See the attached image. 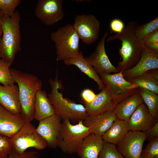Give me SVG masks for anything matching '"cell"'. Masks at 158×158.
<instances>
[{
  "label": "cell",
  "mask_w": 158,
  "mask_h": 158,
  "mask_svg": "<svg viewBox=\"0 0 158 158\" xmlns=\"http://www.w3.org/2000/svg\"><path fill=\"white\" fill-rule=\"evenodd\" d=\"M1 58V55L0 54V58Z\"/></svg>",
  "instance_id": "7bdbcfd3"
},
{
  "label": "cell",
  "mask_w": 158,
  "mask_h": 158,
  "mask_svg": "<svg viewBox=\"0 0 158 158\" xmlns=\"http://www.w3.org/2000/svg\"><path fill=\"white\" fill-rule=\"evenodd\" d=\"M63 0H39L35 10L37 18L47 25L62 20L64 16Z\"/></svg>",
  "instance_id": "30bf717a"
},
{
  "label": "cell",
  "mask_w": 158,
  "mask_h": 158,
  "mask_svg": "<svg viewBox=\"0 0 158 158\" xmlns=\"http://www.w3.org/2000/svg\"><path fill=\"white\" fill-rule=\"evenodd\" d=\"M129 82L136 88H141L158 95V80L148 71Z\"/></svg>",
  "instance_id": "d4e9b609"
},
{
  "label": "cell",
  "mask_w": 158,
  "mask_h": 158,
  "mask_svg": "<svg viewBox=\"0 0 158 158\" xmlns=\"http://www.w3.org/2000/svg\"><path fill=\"white\" fill-rule=\"evenodd\" d=\"M25 123L20 115H13L0 104V134L12 138Z\"/></svg>",
  "instance_id": "ac0fdd59"
},
{
  "label": "cell",
  "mask_w": 158,
  "mask_h": 158,
  "mask_svg": "<svg viewBox=\"0 0 158 158\" xmlns=\"http://www.w3.org/2000/svg\"><path fill=\"white\" fill-rule=\"evenodd\" d=\"M105 142L102 136L91 133L85 138L77 153L80 158H98Z\"/></svg>",
  "instance_id": "44dd1931"
},
{
  "label": "cell",
  "mask_w": 158,
  "mask_h": 158,
  "mask_svg": "<svg viewBox=\"0 0 158 158\" xmlns=\"http://www.w3.org/2000/svg\"><path fill=\"white\" fill-rule=\"evenodd\" d=\"M152 42L158 43V29L149 35L142 44Z\"/></svg>",
  "instance_id": "8d00e7d4"
},
{
  "label": "cell",
  "mask_w": 158,
  "mask_h": 158,
  "mask_svg": "<svg viewBox=\"0 0 158 158\" xmlns=\"http://www.w3.org/2000/svg\"><path fill=\"white\" fill-rule=\"evenodd\" d=\"M80 96L82 99L85 104L92 102L95 98L96 95L91 90L86 88L82 91Z\"/></svg>",
  "instance_id": "d6a6232c"
},
{
  "label": "cell",
  "mask_w": 158,
  "mask_h": 158,
  "mask_svg": "<svg viewBox=\"0 0 158 158\" xmlns=\"http://www.w3.org/2000/svg\"><path fill=\"white\" fill-rule=\"evenodd\" d=\"M51 38L55 44L57 61L74 58L80 51V38L71 24H67L52 32Z\"/></svg>",
  "instance_id": "5b68a950"
},
{
  "label": "cell",
  "mask_w": 158,
  "mask_h": 158,
  "mask_svg": "<svg viewBox=\"0 0 158 158\" xmlns=\"http://www.w3.org/2000/svg\"><path fill=\"white\" fill-rule=\"evenodd\" d=\"M141 57L134 66L123 72L124 78L129 81L151 70L158 69V52L141 44Z\"/></svg>",
  "instance_id": "7c38bea8"
},
{
  "label": "cell",
  "mask_w": 158,
  "mask_h": 158,
  "mask_svg": "<svg viewBox=\"0 0 158 158\" xmlns=\"http://www.w3.org/2000/svg\"><path fill=\"white\" fill-rule=\"evenodd\" d=\"M62 121L58 147L65 153H77L85 138L91 134L90 131L83 124V121H80L74 125L68 119Z\"/></svg>",
  "instance_id": "8992f818"
},
{
  "label": "cell",
  "mask_w": 158,
  "mask_h": 158,
  "mask_svg": "<svg viewBox=\"0 0 158 158\" xmlns=\"http://www.w3.org/2000/svg\"><path fill=\"white\" fill-rule=\"evenodd\" d=\"M130 130L145 132L158 121L150 113L143 102L134 112L127 121Z\"/></svg>",
  "instance_id": "2e32d148"
},
{
  "label": "cell",
  "mask_w": 158,
  "mask_h": 158,
  "mask_svg": "<svg viewBox=\"0 0 158 158\" xmlns=\"http://www.w3.org/2000/svg\"><path fill=\"white\" fill-rule=\"evenodd\" d=\"M145 133L130 131L124 139L116 145V147L124 158H140L145 141Z\"/></svg>",
  "instance_id": "4fadbf2b"
},
{
  "label": "cell",
  "mask_w": 158,
  "mask_h": 158,
  "mask_svg": "<svg viewBox=\"0 0 158 158\" xmlns=\"http://www.w3.org/2000/svg\"><path fill=\"white\" fill-rule=\"evenodd\" d=\"M34 108L33 119L39 121L55 114L53 107L44 90L37 92Z\"/></svg>",
  "instance_id": "7402d4cb"
},
{
  "label": "cell",
  "mask_w": 158,
  "mask_h": 158,
  "mask_svg": "<svg viewBox=\"0 0 158 158\" xmlns=\"http://www.w3.org/2000/svg\"><path fill=\"white\" fill-rule=\"evenodd\" d=\"M151 158H158V156L154 157Z\"/></svg>",
  "instance_id": "b9f144b4"
},
{
  "label": "cell",
  "mask_w": 158,
  "mask_h": 158,
  "mask_svg": "<svg viewBox=\"0 0 158 158\" xmlns=\"http://www.w3.org/2000/svg\"><path fill=\"white\" fill-rule=\"evenodd\" d=\"M0 104L12 114H20L21 109L18 85H0Z\"/></svg>",
  "instance_id": "e0dca14e"
},
{
  "label": "cell",
  "mask_w": 158,
  "mask_h": 158,
  "mask_svg": "<svg viewBox=\"0 0 158 158\" xmlns=\"http://www.w3.org/2000/svg\"><path fill=\"white\" fill-rule=\"evenodd\" d=\"M100 23L94 16L83 14L76 16L73 25L80 39L83 43L90 44L99 37Z\"/></svg>",
  "instance_id": "9c48e42d"
},
{
  "label": "cell",
  "mask_w": 158,
  "mask_h": 158,
  "mask_svg": "<svg viewBox=\"0 0 158 158\" xmlns=\"http://www.w3.org/2000/svg\"><path fill=\"white\" fill-rule=\"evenodd\" d=\"M158 156V138L149 141L142 150L140 158H151Z\"/></svg>",
  "instance_id": "1f68e13d"
},
{
  "label": "cell",
  "mask_w": 158,
  "mask_h": 158,
  "mask_svg": "<svg viewBox=\"0 0 158 158\" xmlns=\"http://www.w3.org/2000/svg\"><path fill=\"white\" fill-rule=\"evenodd\" d=\"M98 158H124L117 150L116 145L105 142Z\"/></svg>",
  "instance_id": "f546056e"
},
{
  "label": "cell",
  "mask_w": 158,
  "mask_h": 158,
  "mask_svg": "<svg viewBox=\"0 0 158 158\" xmlns=\"http://www.w3.org/2000/svg\"><path fill=\"white\" fill-rule=\"evenodd\" d=\"M3 16L2 12L0 11V18Z\"/></svg>",
  "instance_id": "60d3db41"
},
{
  "label": "cell",
  "mask_w": 158,
  "mask_h": 158,
  "mask_svg": "<svg viewBox=\"0 0 158 158\" xmlns=\"http://www.w3.org/2000/svg\"><path fill=\"white\" fill-rule=\"evenodd\" d=\"M108 35V33L105 32L94 52L89 56L85 57V60L100 76L103 74L117 73L116 67L111 64L106 53L105 43Z\"/></svg>",
  "instance_id": "8fae6325"
},
{
  "label": "cell",
  "mask_w": 158,
  "mask_h": 158,
  "mask_svg": "<svg viewBox=\"0 0 158 158\" xmlns=\"http://www.w3.org/2000/svg\"><path fill=\"white\" fill-rule=\"evenodd\" d=\"M143 101L137 91L118 103L113 108L118 119L128 121Z\"/></svg>",
  "instance_id": "d6986e66"
},
{
  "label": "cell",
  "mask_w": 158,
  "mask_h": 158,
  "mask_svg": "<svg viewBox=\"0 0 158 158\" xmlns=\"http://www.w3.org/2000/svg\"><path fill=\"white\" fill-rule=\"evenodd\" d=\"M110 27L112 32L118 33L121 32L124 29V24L121 19L115 18L111 21Z\"/></svg>",
  "instance_id": "836d02e7"
},
{
  "label": "cell",
  "mask_w": 158,
  "mask_h": 158,
  "mask_svg": "<svg viewBox=\"0 0 158 158\" xmlns=\"http://www.w3.org/2000/svg\"><path fill=\"white\" fill-rule=\"evenodd\" d=\"M20 20V14L18 11L11 17L3 16L0 18L3 28L0 54L2 59L11 64L13 63L16 55L21 50Z\"/></svg>",
  "instance_id": "3957f363"
},
{
  "label": "cell",
  "mask_w": 158,
  "mask_h": 158,
  "mask_svg": "<svg viewBox=\"0 0 158 158\" xmlns=\"http://www.w3.org/2000/svg\"><path fill=\"white\" fill-rule=\"evenodd\" d=\"M39 157L38 153L35 151L25 152L23 154L19 155L12 151L11 154L6 158H38Z\"/></svg>",
  "instance_id": "e575fe53"
},
{
  "label": "cell",
  "mask_w": 158,
  "mask_h": 158,
  "mask_svg": "<svg viewBox=\"0 0 158 158\" xmlns=\"http://www.w3.org/2000/svg\"><path fill=\"white\" fill-rule=\"evenodd\" d=\"M142 44L148 49L158 52V43H150Z\"/></svg>",
  "instance_id": "74e56055"
},
{
  "label": "cell",
  "mask_w": 158,
  "mask_h": 158,
  "mask_svg": "<svg viewBox=\"0 0 158 158\" xmlns=\"http://www.w3.org/2000/svg\"><path fill=\"white\" fill-rule=\"evenodd\" d=\"M137 91L152 116L158 119V95L140 87Z\"/></svg>",
  "instance_id": "484cf974"
},
{
  "label": "cell",
  "mask_w": 158,
  "mask_h": 158,
  "mask_svg": "<svg viewBox=\"0 0 158 158\" xmlns=\"http://www.w3.org/2000/svg\"><path fill=\"white\" fill-rule=\"evenodd\" d=\"M12 78L19 89L21 111L20 114L25 122L33 119L34 106L37 92L41 90L42 82L36 76L10 68Z\"/></svg>",
  "instance_id": "6da1fadb"
},
{
  "label": "cell",
  "mask_w": 158,
  "mask_h": 158,
  "mask_svg": "<svg viewBox=\"0 0 158 158\" xmlns=\"http://www.w3.org/2000/svg\"><path fill=\"white\" fill-rule=\"evenodd\" d=\"M49 83L51 87L48 97L54 108L55 114L63 120L67 119L74 122L83 121L89 116L83 105L76 104L64 98L59 90L61 87L58 79L57 72L54 80L50 79Z\"/></svg>",
  "instance_id": "277c9868"
},
{
  "label": "cell",
  "mask_w": 158,
  "mask_h": 158,
  "mask_svg": "<svg viewBox=\"0 0 158 158\" xmlns=\"http://www.w3.org/2000/svg\"><path fill=\"white\" fill-rule=\"evenodd\" d=\"M130 131L128 121L117 118L102 137L105 142L116 145L123 141Z\"/></svg>",
  "instance_id": "603a6c76"
},
{
  "label": "cell",
  "mask_w": 158,
  "mask_h": 158,
  "mask_svg": "<svg viewBox=\"0 0 158 158\" xmlns=\"http://www.w3.org/2000/svg\"><path fill=\"white\" fill-rule=\"evenodd\" d=\"M123 71L114 74H103L102 81L117 104L123 99L136 92L134 85L123 77Z\"/></svg>",
  "instance_id": "ba28073f"
},
{
  "label": "cell",
  "mask_w": 158,
  "mask_h": 158,
  "mask_svg": "<svg viewBox=\"0 0 158 158\" xmlns=\"http://www.w3.org/2000/svg\"><path fill=\"white\" fill-rule=\"evenodd\" d=\"M138 25L136 21H130L121 32L110 36L107 39V42L116 39L121 42V47L119 51L122 60L119 62L116 67L117 73L131 68L141 57V44L138 42L135 33Z\"/></svg>",
  "instance_id": "7a4b0ae2"
},
{
  "label": "cell",
  "mask_w": 158,
  "mask_h": 158,
  "mask_svg": "<svg viewBox=\"0 0 158 158\" xmlns=\"http://www.w3.org/2000/svg\"><path fill=\"white\" fill-rule=\"evenodd\" d=\"M146 139L149 141L158 138V121L151 128L145 132Z\"/></svg>",
  "instance_id": "d590c367"
},
{
  "label": "cell",
  "mask_w": 158,
  "mask_h": 158,
  "mask_svg": "<svg viewBox=\"0 0 158 158\" xmlns=\"http://www.w3.org/2000/svg\"><path fill=\"white\" fill-rule=\"evenodd\" d=\"M64 62L67 66L73 65L77 67L82 72L96 83L99 90L101 91L105 87L99 76L85 59L82 52L80 51L76 57L65 60Z\"/></svg>",
  "instance_id": "cb8c5ba5"
},
{
  "label": "cell",
  "mask_w": 158,
  "mask_h": 158,
  "mask_svg": "<svg viewBox=\"0 0 158 158\" xmlns=\"http://www.w3.org/2000/svg\"><path fill=\"white\" fill-rule=\"evenodd\" d=\"M12 151L11 138L0 134V157L7 158Z\"/></svg>",
  "instance_id": "4dcf8cb0"
},
{
  "label": "cell",
  "mask_w": 158,
  "mask_h": 158,
  "mask_svg": "<svg viewBox=\"0 0 158 158\" xmlns=\"http://www.w3.org/2000/svg\"><path fill=\"white\" fill-rule=\"evenodd\" d=\"M73 1H75V2H84V1L88 2L89 1H91V0H73Z\"/></svg>",
  "instance_id": "ab89813d"
},
{
  "label": "cell",
  "mask_w": 158,
  "mask_h": 158,
  "mask_svg": "<svg viewBox=\"0 0 158 158\" xmlns=\"http://www.w3.org/2000/svg\"><path fill=\"white\" fill-rule=\"evenodd\" d=\"M117 118L113 109L100 113L89 115L83 121L91 133L102 136Z\"/></svg>",
  "instance_id": "9a60e30c"
},
{
  "label": "cell",
  "mask_w": 158,
  "mask_h": 158,
  "mask_svg": "<svg viewBox=\"0 0 158 158\" xmlns=\"http://www.w3.org/2000/svg\"><path fill=\"white\" fill-rule=\"evenodd\" d=\"M116 104L115 100L105 87L96 95L95 98L92 102L84 104V107L89 115L113 109Z\"/></svg>",
  "instance_id": "ffe728a7"
},
{
  "label": "cell",
  "mask_w": 158,
  "mask_h": 158,
  "mask_svg": "<svg viewBox=\"0 0 158 158\" xmlns=\"http://www.w3.org/2000/svg\"><path fill=\"white\" fill-rule=\"evenodd\" d=\"M62 121L54 114L39 121L36 130L46 142L47 146L55 148L58 147V141Z\"/></svg>",
  "instance_id": "5bb4252c"
},
{
  "label": "cell",
  "mask_w": 158,
  "mask_h": 158,
  "mask_svg": "<svg viewBox=\"0 0 158 158\" xmlns=\"http://www.w3.org/2000/svg\"><path fill=\"white\" fill-rule=\"evenodd\" d=\"M12 151L21 155L28 148L33 147L37 150L46 148L47 144L38 134L36 128L30 122H25L22 127L11 138Z\"/></svg>",
  "instance_id": "52a82bcc"
},
{
  "label": "cell",
  "mask_w": 158,
  "mask_h": 158,
  "mask_svg": "<svg viewBox=\"0 0 158 158\" xmlns=\"http://www.w3.org/2000/svg\"><path fill=\"white\" fill-rule=\"evenodd\" d=\"M158 29V17L145 24L138 25L136 28L135 33L139 43L142 44L149 35Z\"/></svg>",
  "instance_id": "4316f807"
},
{
  "label": "cell",
  "mask_w": 158,
  "mask_h": 158,
  "mask_svg": "<svg viewBox=\"0 0 158 158\" xmlns=\"http://www.w3.org/2000/svg\"><path fill=\"white\" fill-rule=\"evenodd\" d=\"M3 34V28L2 25L0 21V40Z\"/></svg>",
  "instance_id": "f35d334b"
},
{
  "label": "cell",
  "mask_w": 158,
  "mask_h": 158,
  "mask_svg": "<svg viewBox=\"0 0 158 158\" xmlns=\"http://www.w3.org/2000/svg\"><path fill=\"white\" fill-rule=\"evenodd\" d=\"M21 2L20 0H0V11L3 16L11 17Z\"/></svg>",
  "instance_id": "f1b7e54d"
},
{
  "label": "cell",
  "mask_w": 158,
  "mask_h": 158,
  "mask_svg": "<svg viewBox=\"0 0 158 158\" xmlns=\"http://www.w3.org/2000/svg\"><path fill=\"white\" fill-rule=\"evenodd\" d=\"M11 64L0 59V83L3 85H12L15 83L10 71Z\"/></svg>",
  "instance_id": "83f0119b"
}]
</instances>
